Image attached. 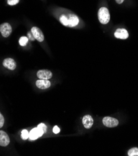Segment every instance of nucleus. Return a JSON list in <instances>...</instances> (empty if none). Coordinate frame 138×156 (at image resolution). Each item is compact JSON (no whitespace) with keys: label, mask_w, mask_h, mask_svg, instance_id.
<instances>
[{"label":"nucleus","mask_w":138,"mask_h":156,"mask_svg":"<svg viewBox=\"0 0 138 156\" xmlns=\"http://www.w3.org/2000/svg\"><path fill=\"white\" fill-rule=\"evenodd\" d=\"M129 156H138V147H133L128 152Z\"/></svg>","instance_id":"ddd939ff"},{"label":"nucleus","mask_w":138,"mask_h":156,"mask_svg":"<svg viewBox=\"0 0 138 156\" xmlns=\"http://www.w3.org/2000/svg\"><path fill=\"white\" fill-rule=\"evenodd\" d=\"M21 137L23 140H26L29 137V133L26 130H23L21 132Z\"/></svg>","instance_id":"dca6fc26"},{"label":"nucleus","mask_w":138,"mask_h":156,"mask_svg":"<svg viewBox=\"0 0 138 156\" xmlns=\"http://www.w3.org/2000/svg\"><path fill=\"white\" fill-rule=\"evenodd\" d=\"M33 36L34 37L35 39L38 40L39 42H43L44 39V36L39 27H33L31 30Z\"/></svg>","instance_id":"20e7f679"},{"label":"nucleus","mask_w":138,"mask_h":156,"mask_svg":"<svg viewBox=\"0 0 138 156\" xmlns=\"http://www.w3.org/2000/svg\"><path fill=\"white\" fill-rule=\"evenodd\" d=\"M5 123V119L3 116L2 115V113H0V128H2V127L3 126Z\"/></svg>","instance_id":"6ab92c4d"},{"label":"nucleus","mask_w":138,"mask_h":156,"mask_svg":"<svg viewBox=\"0 0 138 156\" xmlns=\"http://www.w3.org/2000/svg\"><path fill=\"white\" fill-rule=\"evenodd\" d=\"M36 86L40 88V89H43L45 90L50 87V82L48 80H42V79H39V80H37L36 82Z\"/></svg>","instance_id":"6e6552de"},{"label":"nucleus","mask_w":138,"mask_h":156,"mask_svg":"<svg viewBox=\"0 0 138 156\" xmlns=\"http://www.w3.org/2000/svg\"><path fill=\"white\" fill-rule=\"evenodd\" d=\"M0 32L4 37H9L12 33V27L9 23H5L0 26Z\"/></svg>","instance_id":"7ed1b4c3"},{"label":"nucleus","mask_w":138,"mask_h":156,"mask_svg":"<svg viewBox=\"0 0 138 156\" xmlns=\"http://www.w3.org/2000/svg\"><path fill=\"white\" fill-rule=\"evenodd\" d=\"M82 123L86 129H90L93 124V119L90 115H85L82 119Z\"/></svg>","instance_id":"9d476101"},{"label":"nucleus","mask_w":138,"mask_h":156,"mask_svg":"<svg viewBox=\"0 0 138 156\" xmlns=\"http://www.w3.org/2000/svg\"><path fill=\"white\" fill-rule=\"evenodd\" d=\"M37 76L39 79L49 80L52 77V74L48 70H40L37 73Z\"/></svg>","instance_id":"39448f33"},{"label":"nucleus","mask_w":138,"mask_h":156,"mask_svg":"<svg viewBox=\"0 0 138 156\" xmlns=\"http://www.w3.org/2000/svg\"><path fill=\"white\" fill-rule=\"evenodd\" d=\"M3 65L5 67L9 69L10 70H14L16 68V63L12 59L8 58L3 61Z\"/></svg>","instance_id":"1a4fd4ad"},{"label":"nucleus","mask_w":138,"mask_h":156,"mask_svg":"<svg viewBox=\"0 0 138 156\" xmlns=\"http://www.w3.org/2000/svg\"><path fill=\"white\" fill-rule=\"evenodd\" d=\"M27 36H28V37H29V39L31 40H34L35 38H34V37L33 36V35L31 31L27 33Z\"/></svg>","instance_id":"412c9836"},{"label":"nucleus","mask_w":138,"mask_h":156,"mask_svg":"<svg viewBox=\"0 0 138 156\" xmlns=\"http://www.w3.org/2000/svg\"><path fill=\"white\" fill-rule=\"evenodd\" d=\"M37 127H39V128H40V130H42L44 133H46V131H47V126L44 124H43V123L39 124L37 126Z\"/></svg>","instance_id":"f3484780"},{"label":"nucleus","mask_w":138,"mask_h":156,"mask_svg":"<svg viewBox=\"0 0 138 156\" xmlns=\"http://www.w3.org/2000/svg\"><path fill=\"white\" fill-rule=\"evenodd\" d=\"M68 27H73L76 26L79 23V19L75 15H70L68 18Z\"/></svg>","instance_id":"f8f14e48"},{"label":"nucleus","mask_w":138,"mask_h":156,"mask_svg":"<svg viewBox=\"0 0 138 156\" xmlns=\"http://www.w3.org/2000/svg\"><path fill=\"white\" fill-rule=\"evenodd\" d=\"M28 40H29V39L27 37L22 36L19 39V43L21 46H25L26 45V44L27 43V42H28Z\"/></svg>","instance_id":"4468645a"},{"label":"nucleus","mask_w":138,"mask_h":156,"mask_svg":"<svg viewBox=\"0 0 138 156\" xmlns=\"http://www.w3.org/2000/svg\"><path fill=\"white\" fill-rule=\"evenodd\" d=\"M60 21L64 26H68V19L66 16L62 15L60 18Z\"/></svg>","instance_id":"2eb2a0df"},{"label":"nucleus","mask_w":138,"mask_h":156,"mask_svg":"<svg viewBox=\"0 0 138 156\" xmlns=\"http://www.w3.org/2000/svg\"><path fill=\"white\" fill-rule=\"evenodd\" d=\"M44 133L42 130H40L39 127H35L29 133V139L31 140H36L37 138L42 136Z\"/></svg>","instance_id":"423d86ee"},{"label":"nucleus","mask_w":138,"mask_h":156,"mask_svg":"<svg viewBox=\"0 0 138 156\" xmlns=\"http://www.w3.org/2000/svg\"><path fill=\"white\" fill-rule=\"evenodd\" d=\"M115 36L118 39H126L129 36V34L125 29H118L115 33Z\"/></svg>","instance_id":"9b49d317"},{"label":"nucleus","mask_w":138,"mask_h":156,"mask_svg":"<svg viewBox=\"0 0 138 156\" xmlns=\"http://www.w3.org/2000/svg\"><path fill=\"white\" fill-rule=\"evenodd\" d=\"M53 132L55 134H58L60 132V129L59 127L57 126H55L53 128Z\"/></svg>","instance_id":"aec40b11"},{"label":"nucleus","mask_w":138,"mask_h":156,"mask_svg":"<svg viewBox=\"0 0 138 156\" xmlns=\"http://www.w3.org/2000/svg\"><path fill=\"white\" fill-rule=\"evenodd\" d=\"M98 17L100 22L102 24H108L110 19V15L108 8L105 7L101 8L98 12Z\"/></svg>","instance_id":"f257e3e1"},{"label":"nucleus","mask_w":138,"mask_h":156,"mask_svg":"<svg viewBox=\"0 0 138 156\" xmlns=\"http://www.w3.org/2000/svg\"><path fill=\"white\" fill-rule=\"evenodd\" d=\"M115 1L118 4H121L123 3V2L125 1V0H115Z\"/></svg>","instance_id":"4be33fe9"},{"label":"nucleus","mask_w":138,"mask_h":156,"mask_svg":"<svg viewBox=\"0 0 138 156\" xmlns=\"http://www.w3.org/2000/svg\"><path fill=\"white\" fill-rule=\"evenodd\" d=\"M103 124L108 127H115L118 125L119 121L116 118L106 116L103 119Z\"/></svg>","instance_id":"f03ea898"},{"label":"nucleus","mask_w":138,"mask_h":156,"mask_svg":"<svg viewBox=\"0 0 138 156\" xmlns=\"http://www.w3.org/2000/svg\"><path fill=\"white\" fill-rule=\"evenodd\" d=\"M10 143V139L8 135L3 131H0V146H7Z\"/></svg>","instance_id":"0eeeda50"},{"label":"nucleus","mask_w":138,"mask_h":156,"mask_svg":"<svg viewBox=\"0 0 138 156\" xmlns=\"http://www.w3.org/2000/svg\"><path fill=\"white\" fill-rule=\"evenodd\" d=\"M19 2V0H8V4L10 6H13L17 5Z\"/></svg>","instance_id":"a211bd4d"}]
</instances>
